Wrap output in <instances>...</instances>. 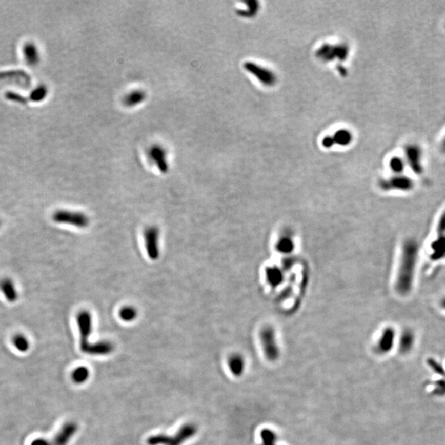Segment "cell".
Segmentation results:
<instances>
[{"mask_svg": "<svg viewBox=\"0 0 445 445\" xmlns=\"http://www.w3.org/2000/svg\"><path fill=\"white\" fill-rule=\"evenodd\" d=\"M419 256V244L415 239L404 241L395 288L400 295H408L413 287L416 265Z\"/></svg>", "mask_w": 445, "mask_h": 445, "instance_id": "6da1fadb", "label": "cell"}, {"mask_svg": "<svg viewBox=\"0 0 445 445\" xmlns=\"http://www.w3.org/2000/svg\"><path fill=\"white\" fill-rule=\"evenodd\" d=\"M199 429L194 423L183 424L173 435L158 434L147 439L148 445H183L197 434Z\"/></svg>", "mask_w": 445, "mask_h": 445, "instance_id": "7a4b0ae2", "label": "cell"}, {"mask_svg": "<svg viewBox=\"0 0 445 445\" xmlns=\"http://www.w3.org/2000/svg\"><path fill=\"white\" fill-rule=\"evenodd\" d=\"M260 340L265 357L270 362L277 361L280 356V349L274 328L271 326L264 327L260 332Z\"/></svg>", "mask_w": 445, "mask_h": 445, "instance_id": "3957f363", "label": "cell"}, {"mask_svg": "<svg viewBox=\"0 0 445 445\" xmlns=\"http://www.w3.org/2000/svg\"><path fill=\"white\" fill-rule=\"evenodd\" d=\"M76 321L80 333V349L83 352L89 355L93 345V342L89 341V336L93 331V317L88 311L83 310L76 316Z\"/></svg>", "mask_w": 445, "mask_h": 445, "instance_id": "277c9868", "label": "cell"}, {"mask_svg": "<svg viewBox=\"0 0 445 445\" xmlns=\"http://www.w3.org/2000/svg\"><path fill=\"white\" fill-rule=\"evenodd\" d=\"M53 220L58 224L70 225L79 229H85L90 222L89 218L84 213L64 210H57L53 214Z\"/></svg>", "mask_w": 445, "mask_h": 445, "instance_id": "5b68a950", "label": "cell"}, {"mask_svg": "<svg viewBox=\"0 0 445 445\" xmlns=\"http://www.w3.org/2000/svg\"><path fill=\"white\" fill-rule=\"evenodd\" d=\"M160 231L156 226H149L144 230V239L148 256L152 260H158L160 256Z\"/></svg>", "mask_w": 445, "mask_h": 445, "instance_id": "8992f818", "label": "cell"}, {"mask_svg": "<svg viewBox=\"0 0 445 445\" xmlns=\"http://www.w3.org/2000/svg\"><path fill=\"white\" fill-rule=\"evenodd\" d=\"M349 52L350 48L347 45L325 44L317 50L316 55L322 61H332L335 58L343 61L348 57Z\"/></svg>", "mask_w": 445, "mask_h": 445, "instance_id": "52a82bcc", "label": "cell"}, {"mask_svg": "<svg viewBox=\"0 0 445 445\" xmlns=\"http://www.w3.org/2000/svg\"><path fill=\"white\" fill-rule=\"evenodd\" d=\"M379 187L382 191H410L415 187L413 180L407 176H392L386 180H382L379 183Z\"/></svg>", "mask_w": 445, "mask_h": 445, "instance_id": "ba28073f", "label": "cell"}, {"mask_svg": "<svg viewBox=\"0 0 445 445\" xmlns=\"http://www.w3.org/2000/svg\"><path fill=\"white\" fill-rule=\"evenodd\" d=\"M244 68L247 71L256 77L259 82L261 83L265 86L272 87L276 84V80H277L276 76L274 74V72L268 70L267 68L262 67L252 62H247L244 65Z\"/></svg>", "mask_w": 445, "mask_h": 445, "instance_id": "9c48e42d", "label": "cell"}, {"mask_svg": "<svg viewBox=\"0 0 445 445\" xmlns=\"http://www.w3.org/2000/svg\"><path fill=\"white\" fill-rule=\"evenodd\" d=\"M78 427L77 423L69 421L61 427L60 431L57 433L54 439L49 441L50 445H68L76 433L78 432Z\"/></svg>", "mask_w": 445, "mask_h": 445, "instance_id": "30bf717a", "label": "cell"}, {"mask_svg": "<svg viewBox=\"0 0 445 445\" xmlns=\"http://www.w3.org/2000/svg\"><path fill=\"white\" fill-rule=\"evenodd\" d=\"M422 152L416 145H410L406 148V158L410 168L416 174L420 175L424 172L421 162Z\"/></svg>", "mask_w": 445, "mask_h": 445, "instance_id": "8fae6325", "label": "cell"}, {"mask_svg": "<svg viewBox=\"0 0 445 445\" xmlns=\"http://www.w3.org/2000/svg\"><path fill=\"white\" fill-rule=\"evenodd\" d=\"M396 340V332L394 328L388 327L382 331L380 338L376 347V351L380 355H387L392 351Z\"/></svg>", "mask_w": 445, "mask_h": 445, "instance_id": "7c38bea8", "label": "cell"}, {"mask_svg": "<svg viewBox=\"0 0 445 445\" xmlns=\"http://www.w3.org/2000/svg\"><path fill=\"white\" fill-rule=\"evenodd\" d=\"M246 366L245 358L239 353H233L228 359L229 371L231 372V374L236 378H240L244 375L246 370Z\"/></svg>", "mask_w": 445, "mask_h": 445, "instance_id": "4fadbf2b", "label": "cell"}, {"mask_svg": "<svg viewBox=\"0 0 445 445\" xmlns=\"http://www.w3.org/2000/svg\"><path fill=\"white\" fill-rule=\"evenodd\" d=\"M149 157L156 164L157 168L163 173H167L168 171V164L167 162L166 153L164 149L158 145L153 146L149 150Z\"/></svg>", "mask_w": 445, "mask_h": 445, "instance_id": "5bb4252c", "label": "cell"}, {"mask_svg": "<svg viewBox=\"0 0 445 445\" xmlns=\"http://www.w3.org/2000/svg\"><path fill=\"white\" fill-rule=\"evenodd\" d=\"M431 259L439 261L445 259V233L437 235L431 244Z\"/></svg>", "mask_w": 445, "mask_h": 445, "instance_id": "9a60e30c", "label": "cell"}, {"mask_svg": "<svg viewBox=\"0 0 445 445\" xmlns=\"http://www.w3.org/2000/svg\"><path fill=\"white\" fill-rule=\"evenodd\" d=\"M415 334L412 330L407 329L403 331L399 338V351L403 355L411 352L415 345Z\"/></svg>", "mask_w": 445, "mask_h": 445, "instance_id": "2e32d148", "label": "cell"}, {"mask_svg": "<svg viewBox=\"0 0 445 445\" xmlns=\"http://www.w3.org/2000/svg\"><path fill=\"white\" fill-rule=\"evenodd\" d=\"M0 290L9 302H14L17 300L18 294L15 288L14 283L9 278L3 279L0 281Z\"/></svg>", "mask_w": 445, "mask_h": 445, "instance_id": "e0dca14e", "label": "cell"}, {"mask_svg": "<svg viewBox=\"0 0 445 445\" xmlns=\"http://www.w3.org/2000/svg\"><path fill=\"white\" fill-rule=\"evenodd\" d=\"M276 250L282 254H290L294 250V241L290 234H284L276 242Z\"/></svg>", "mask_w": 445, "mask_h": 445, "instance_id": "ac0fdd59", "label": "cell"}, {"mask_svg": "<svg viewBox=\"0 0 445 445\" xmlns=\"http://www.w3.org/2000/svg\"><path fill=\"white\" fill-rule=\"evenodd\" d=\"M267 279L270 286L277 287L283 282L284 273L278 267H269L266 271Z\"/></svg>", "mask_w": 445, "mask_h": 445, "instance_id": "d6986e66", "label": "cell"}, {"mask_svg": "<svg viewBox=\"0 0 445 445\" xmlns=\"http://www.w3.org/2000/svg\"><path fill=\"white\" fill-rule=\"evenodd\" d=\"M90 377V370L86 366H78L72 372V380L77 385H83Z\"/></svg>", "mask_w": 445, "mask_h": 445, "instance_id": "ffe728a7", "label": "cell"}, {"mask_svg": "<svg viewBox=\"0 0 445 445\" xmlns=\"http://www.w3.org/2000/svg\"><path fill=\"white\" fill-rule=\"evenodd\" d=\"M260 445H278V435L273 430L264 428L260 432Z\"/></svg>", "mask_w": 445, "mask_h": 445, "instance_id": "44dd1931", "label": "cell"}, {"mask_svg": "<svg viewBox=\"0 0 445 445\" xmlns=\"http://www.w3.org/2000/svg\"><path fill=\"white\" fill-rule=\"evenodd\" d=\"M24 56L28 65H36L39 62V54L35 45L28 43L24 49Z\"/></svg>", "mask_w": 445, "mask_h": 445, "instance_id": "7402d4cb", "label": "cell"}, {"mask_svg": "<svg viewBox=\"0 0 445 445\" xmlns=\"http://www.w3.org/2000/svg\"><path fill=\"white\" fill-rule=\"evenodd\" d=\"M334 142L340 146H347L352 142L353 135L351 131L347 130H339L333 135Z\"/></svg>", "mask_w": 445, "mask_h": 445, "instance_id": "603a6c76", "label": "cell"}, {"mask_svg": "<svg viewBox=\"0 0 445 445\" xmlns=\"http://www.w3.org/2000/svg\"><path fill=\"white\" fill-rule=\"evenodd\" d=\"M138 316V311L135 307L125 306L120 309L119 317L125 322H131L135 321Z\"/></svg>", "mask_w": 445, "mask_h": 445, "instance_id": "cb8c5ba5", "label": "cell"}, {"mask_svg": "<svg viewBox=\"0 0 445 445\" xmlns=\"http://www.w3.org/2000/svg\"><path fill=\"white\" fill-rule=\"evenodd\" d=\"M145 97V93L143 91L137 90L130 93L125 98V104L128 107H135L137 104L142 103Z\"/></svg>", "mask_w": 445, "mask_h": 445, "instance_id": "d4e9b609", "label": "cell"}, {"mask_svg": "<svg viewBox=\"0 0 445 445\" xmlns=\"http://www.w3.org/2000/svg\"><path fill=\"white\" fill-rule=\"evenodd\" d=\"M13 344L20 352H27L30 348L29 340L22 334H17L14 336L13 338Z\"/></svg>", "mask_w": 445, "mask_h": 445, "instance_id": "484cf974", "label": "cell"}, {"mask_svg": "<svg viewBox=\"0 0 445 445\" xmlns=\"http://www.w3.org/2000/svg\"><path fill=\"white\" fill-rule=\"evenodd\" d=\"M248 9L246 10H238L237 13L242 17H252L258 12L259 3L256 1H249L246 3Z\"/></svg>", "mask_w": 445, "mask_h": 445, "instance_id": "4316f807", "label": "cell"}, {"mask_svg": "<svg viewBox=\"0 0 445 445\" xmlns=\"http://www.w3.org/2000/svg\"><path fill=\"white\" fill-rule=\"evenodd\" d=\"M389 166H390L391 169H392L395 173H398L399 174V173L403 172L404 169H405V162H404V160L402 159V158H400V157H393V158L390 160Z\"/></svg>", "mask_w": 445, "mask_h": 445, "instance_id": "83f0119b", "label": "cell"}, {"mask_svg": "<svg viewBox=\"0 0 445 445\" xmlns=\"http://www.w3.org/2000/svg\"><path fill=\"white\" fill-rule=\"evenodd\" d=\"M427 363H428V366L432 369L433 371L435 372V374H439V375L442 376V377H444V368H443V366L440 365L439 362L435 360V359L431 358V359H429L428 360H427Z\"/></svg>", "mask_w": 445, "mask_h": 445, "instance_id": "f1b7e54d", "label": "cell"}, {"mask_svg": "<svg viewBox=\"0 0 445 445\" xmlns=\"http://www.w3.org/2000/svg\"><path fill=\"white\" fill-rule=\"evenodd\" d=\"M434 389H433V393L435 396L438 397H444L445 396V379L441 378L439 380H436L434 383Z\"/></svg>", "mask_w": 445, "mask_h": 445, "instance_id": "f546056e", "label": "cell"}, {"mask_svg": "<svg viewBox=\"0 0 445 445\" xmlns=\"http://www.w3.org/2000/svg\"><path fill=\"white\" fill-rule=\"evenodd\" d=\"M47 94V89L45 87L41 86L36 88V90L34 91L33 93L31 95V99L32 101L39 102L42 101V99L44 98Z\"/></svg>", "mask_w": 445, "mask_h": 445, "instance_id": "4dcf8cb0", "label": "cell"}, {"mask_svg": "<svg viewBox=\"0 0 445 445\" xmlns=\"http://www.w3.org/2000/svg\"><path fill=\"white\" fill-rule=\"evenodd\" d=\"M437 235L444 234L445 233V210L439 216V220L437 222L436 227Z\"/></svg>", "mask_w": 445, "mask_h": 445, "instance_id": "1f68e13d", "label": "cell"}, {"mask_svg": "<svg viewBox=\"0 0 445 445\" xmlns=\"http://www.w3.org/2000/svg\"><path fill=\"white\" fill-rule=\"evenodd\" d=\"M334 144H335V142H334L333 137L332 136H326L323 140H322V145L325 148L332 147Z\"/></svg>", "mask_w": 445, "mask_h": 445, "instance_id": "d6a6232c", "label": "cell"}, {"mask_svg": "<svg viewBox=\"0 0 445 445\" xmlns=\"http://www.w3.org/2000/svg\"><path fill=\"white\" fill-rule=\"evenodd\" d=\"M31 445H50L49 441L45 439H36L32 441Z\"/></svg>", "mask_w": 445, "mask_h": 445, "instance_id": "836d02e7", "label": "cell"}, {"mask_svg": "<svg viewBox=\"0 0 445 445\" xmlns=\"http://www.w3.org/2000/svg\"><path fill=\"white\" fill-rule=\"evenodd\" d=\"M440 306L443 310H445V296L440 301Z\"/></svg>", "mask_w": 445, "mask_h": 445, "instance_id": "e575fe53", "label": "cell"}, {"mask_svg": "<svg viewBox=\"0 0 445 445\" xmlns=\"http://www.w3.org/2000/svg\"><path fill=\"white\" fill-rule=\"evenodd\" d=\"M441 149L443 150V153H445V137L444 139H443V142L441 144Z\"/></svg>", "mask_w": 445, "mask_h": 445, "instance_id": "d590c367", "label": "cell"}, {"mask_svg": "<svg viewBox=\"0 0 445 445\" xmlns=\"http://www.w3.org/2000/svg\"><path fill=\"white\" fill-rule=\"evenodd\" d=\"M0 226H1V222H0Z\"/></svg>", "mask_w": 445, "mask_h": 445, "instance_id": "8d00e7d4", "label": "cell"}]
</instances>
